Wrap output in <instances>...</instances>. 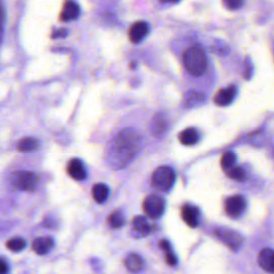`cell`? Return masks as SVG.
Returning a JSON list of instances; mask_svg holds the SVG:
<instances>
[{"label":"cell","instance_id":"5bb4252c","mask_svg":"<svg viewBox=\"0 0 274 274\" xmlns=\"http://www.w3.org/2000/svg\"><path fill=\"white\" fill-rule=\"evenodd\" d=\"M54 247V240L51 237L37 238L33 242V248L38 255L49 254Z\"/></svg>","mask_w":274,"mask_h":274},{"label":"cell","instance_id":"277c9868","mask_svg":"<svg viewBox=\"0 0 274 274\" xmlns=\"http://www.w3.org/2000/svg\"><path fill=\"white\" fill-rule=\"evenodd\" d=\"M176 179L175 171L168 166H161L152 175V185L161 192H167Z\"/></svg>","mask_w":274,"mask_h":274},{"label":"cell","instance_id":"d4e9b609","mask_svg":"<svg viewBox=\"0 0 274 274\" xmlns=\"http://www.w3.org/2000/svg\"><path fill=\"white\" fill-rule=\"evenodd\" d=\"M236 160H237L236 154H234L233 152H226L222 155L221 165L225 169H229L230 167H232L234 165Z\"/></svg>","mask_w":274,"mask_h":274},{"label":"cell","instance_id":"30bf717a","mask_svg":"<svg viewBox=\"0 0 274 274\" xmlns=\"http://www.w3.org/2000/svg\"><path fill=\"white\" fill-rule=\"evenodd\" d=\"M149 27L145 22H137L129 30V38L132 43H139L148 35Z\"/></svg>","mask_w":274,"mask_h":274},{"label":"cell","instance_id":"8992f818","mask_svg":"<svg viewBox=\"0 0 274 274\" xmlns=\"http://www.w3.org/2000/svg\"><path fill=\"white\" fill-rule=\"evenodd\" d=\"M165 210V201L160 196L150 195L144 201V211L150 218H159Z\"/></svg>","mask_w":274,"mask_h":274},{"label":"cell","instance_id":"f546056e","mask_svg":"<svg viewBox=\"0 0 274 274\" xmlns=\"http://www.w3.org/2000/svg\"><path fill=\"white\" fill-rule=\"evenodd\" d=\"M9 273V263L4 258L0 257V274Z\"/></svg>","mask_w":274,"mask_h":274},{"label":"cell","instance_id":"603a6c76","mask_svg":"<svg viewBox=\"0 0 274 274\" xmlns=\"http://www.w3.org/2000/svg\"><path fill=\"white\" fill-rule=\"evenodd\" d=\"M6 245L12 252H22L26 247V241L21 237H14L8 241Z\"/></svg>","mask_w":274,"mask_h":274},{"label":"cell","instance_id":"83f0119b","mask_svg":"<svg viewBox=\"0 0 274 274\" xmlns=\"http://www.w3.org/2000/svg\"><path fill=\"white\" fill-rule=\"evenodd\" d=\"M159 247L161 249H163L164 252L165 253H169V252H173V250H171V246H170V243L165 240V239H162L160 242H159Z\"/></svg>","mask_w":274,"mask_h":274},{"label":"cell","instance_id":"d6a6232c","mask_svg":"<svg viewBox=\"0 0 274 274\" xmlns=\"http://www.w3.org/2000/svg\"><path fill=\"white\" fill-rule=\"evenodd\" d=\"M161 2L164 4H176V3L180 2V0H161Z\"/></svg>","mask_w":274,"mask_h":274},{"label":"cell","instance_id":"484cf974","mask_svg":"<svg viewBox=\"0 0 274 274\" xmlns=\"http://www.w3.org/2000/svg\"><path fill=\"white\" fill-rule=\"evenodd\" d=\"M5 21H6V13H5V6L4 2L0 0V44L4 39V29H5Z\"/></svg>","mask_w":274,"mask_h":274},{"label":"cell","instance_id":"8fae6325","mask_svg":"<svg viewBox=\"0 0 274 274\" xmlns=\"http://www.w3.org/2000/svg\"><path fill=\"white\" fill-rule=\"evenodd\" d=\"M237 95V87L236 86H228L222 90L218 91L217 95L215 96L214 102L218 106H227L229 105L233 101L234 97Z\"/></svg>","mask_w":274,"mask_h":274},{"label":"cell","instance_id":"e0dca14e","mask_svg":"<svg viewBox=\"0 0 274 274\" xmlns=\"http://www.w3.org/2000/svg\"><path fill=\"white\" fill-rule=\"evenodd\" d=\"M124 265L130 272H139L144 267V260L137 254H129L124 258Z\"/></svg>","mask_w":274,"mask_h":274},{"label":"cell","instance_id":"1f68e13d","mask_svg":"<svg viewBox=\"0 0 274 274\" xmlns=\"http://www.w3.org/2000/svg\"><path fill=\"white\" fill-rule=\"evenodd\" d=\"M250 68H252V64L246 59V62H245V78H249L250 77V74H252V70H250Z\"/></svg>","mask_w":274,"mask_h":274},{"label":"cell","instance_id":"4316f807","mask_svg":"<svg viewBox=\"0 0 274 274\" xmlns=\"http://www.w3.org/2000/svg\"><path fill=\"white\" fill-rule=\"evenodd\" d=\"M225 5L231 10H237L243 5V0H224Z\"/></svg>","mask_w":274,"mask_h":274},{"label":"cell","instance_id":"ac0fdd59","mask_svg":"<svg viewBox=\"0 0 274 274\" xmlns=\"http://www.w3.org/2000/svg\"><path fill=\"white\" fill-rule=\"evenodd\" d=\"M109 195L108 186L104 183H98L92 187V197L98 203H103L106 201Z\"/></svg>","mask_w":274,"mask_h":274},{"label":"cell","instance_id":"7c38bea8","mask_svg":"<svg viewBox=\"0 0 274 274\" xmlns=\"http://www.w3.org/2000/svg\"><path fill=\"white\" fill-rule=\"evenodd\" d=\"M258 262L260 267L268 273L274 272V252L270 247H265L260 250L258 255Z\"/></svg>","mask_w":274,"mask_h":274},{"label":"cell","instance_id":"9a60e30c","mask_svg":"<svg viewBox=\"0 0 274 274\" xmlns=\"http://www.w3.org/2000/svg\"><path fill=\"white\" fill-rule=\"evenodd\" d=\"M133 231L137 237H146L151 231V226L148 224L144 216H136L132 222Z\"/></svg>","mask_w":274,"mask_h":274},{"label":"cell","instance_id":"6da1fadb","mask_svg":"<svg viewBox=\"0 0 274 274\" xmlns=\"http://www.w3.org/2000/svg\"><path fill=\"white\" fill-rule=\"evenodd\" d=\"M139 144L138 133L133 129H125L121 131L113 140L109 158L113 165L123 167L132 160L137 152Z\"/></svg>","mask_w":274,"mask_h":274},{"label":"cell","instance_id":"ba28073f","mask_svg":"<svg viewBox=\"0 0 274 274\" xmlns=\"http://www.w3.org/2000/svg\"><path fill=\"white\" fill-rule=\"evenodd\" d=\"M181 216L184 223L187 226L192 227V228H195V227H197L199 225V221H200L199 210L195 206L190 205V203H186V205L182 207Z\"/></svg>","mask_w":274,"mask_h":274},{"label":"cell","instance_id":"cb8c5ba5","mask_svg":"<svg viewBox=\"0 0 274 274\" xmlns=\"http://www.w3.org/2000/svg\"><path fill=\"white\" fill-rule=\"evenodd\" d=\"M227 176L233 180H237V181H242V180H244L246 177L245 170L238 166H232L229 169H227Z\"/></svg>","mask_w":274,"mask_h":274},{"label":"cell","instance_id":"f1b7e54d","mask_svg":"<svg viewBox=\"0 0 274 274\" xmlns=\"http://www.w3.org/2000/svg\"><path fill=\"white\" fill-rule=\"evenodd\" d=\"M165 258H166V262H167L169 265H175V264H177V262H178L177 257H176V255H175L173 252L165 253Z\"/></svg>","mask_w":274,"mask_h":274},{"label":"cell","instance_id":"9c48e42d","mask_svg":"<svg viewBox=\"0 0 274 274\" xmlns=\"http://www.w3.org/2000/svg\"><path fill=\"white\" fill-rule=\"evenodd\" d=\"M68 174L77 181H82L87 177V171H86L84 163L78 159H73L69 162Z\"/></svg>","mask_w":274,"mask_h":274},{"label":"cell","instance_id":"d6986e66","mask_svg":"<svg viewBox=\"0 0 274 274\" xmlns=\"http://www.w3.org/2000/svg\"><path fill=\"white\" fill-rule=\"evenodd\" d=\"M205 101V96L203 93L198 91H190L186 93L184 98V103L187 107H196L203 103Z\"/></svg>","mask_w":274,"mask_h":274},{"label":"cell","instance_id":"ffe728a7","mask_svg":"<svg viewBox=\"0 0 274 274\" xmlns=\"http://www.w3.org/2000/svg\"><path fill=\"white\" fill-rule=\"evenodd\" d=\"M39 147V140L35 137H25L20 140L18 150L21 152H31Z\"/></svg>","mask_w":274,"mask_h":274},{"label":"cell","instance_id":"3957f363","mask_svg":"<svg viewBox=\"0 0 274 274\" xmlns=\"http://www.w3.org/2000/svg\"><path fill=\"white\" fill-rule=\"evenodd\" d=\"M11 183L13 187L18 190L25 192H35L39 183V178L33 171L19 170L12 175Z\"/></svg>","mask_w":274,"mask_h":274},{"label":"cell","instance_id":"44dd1931","mask_svg":"<svg viewBox=\"0 0 274 274\" xmlns=\"http://www.w3.org/2000/svg\"><path fill=\"white\" fill-rule=\"evenodd\" d=\"M167 129V121L165 119V117L162 115H156L153 118L152 122V130L154 132L155 135L162 136L164 133L166 132Z\"/></svg>","mask_w":274,"mask_h":274},{"label":"cell","instance_id":"52a82bcc","mask_svg":"<svg viewBox=\"0 0 274 274\" xmlns=\"http://www.w3.org/2000/svg\"><path fill=\"white\" fill-rule=\"evenodd\" d=\"M246 209V200L241 195H234L225 200V211L230 217L237 218L244 213Z\"/></svg>","mask_w":274,"mask_h":274},{"label":"cell","instance_id":"7a4b0ae2","mask_svg":"<svg viewBox=\"0 0 274 274\" xmlns=\"http://www.w3.org/2000/svg\"><path fill=\"white\" fill-rule=\"evenodd\" d=\"M183 65L187 72L194 76H200L207 69V58L199 45H193L183 54Z\"/></svg>","mask_w":274,"mask_h":274},{"label":"cell","instance_id":"4fadbf2b","mask_svg":"<svg viewBox=\"0 0 274 274\" xmlns=\"http://www.w3.org/2000/svg\"><path fill=\"white\" fill-rule=\"evenodd\" d=\"M80 15V7L73 2V0H67L64 6V9L60 14V20L62 22H70L74 21Z\"/></svg>","mask_w":274,"mask_h":274},{"label":"cell","instance_id":"4dcf8cb0","mask_svg":"<svg viewBox=\"0 0 274 274\" xmlns=\"http://www.w3.org/2000/svg\"><path fill=\"white\" fill-rule=\"evenodd\" d=\"M68 35V31L67 29H58V30H55L54 34L52 35V37L54 39H58V38H64Z\"/></svg>","mask_w":274,"mask_h":274},{"label":"cell","instance_id":"5b68a950","mask_svg":"<svg viewBox=\"0 0 274 274\" xmlns=\"http://www.w3.org/2000/svg\"><path fill=\"white\" fill-rule=\"evenodd\" d=\"M214 234L218 240H221L225 245L231 249L236 250L242 245V237L236 230L227 228V227H216Z\"/></svg>","mask_w":274,"mask_h":274},{"label":"cell","instance_id":"7402d4cb","mask_svg":"<svg viewBox=\"0 0 274 274\" xmlns=\"http://www.w3.org/2000/svg\"><path fill=\"white\" fill-rule=\"evenodd\" d=\"M107 222L112 228L117 229V228H121V227L125 224V218L120 211H115V212H113L108 216Z\"/></svg>","mask_w":274,"mask_h":274},{"label":"cell","instance_id":"2e32d148","mask_svg":"<svg viewBox=\"0 0 274 274\" xmlns=\"http://www.w3.org/2000/svg\"><path fill=\"white\" fill-rule=\"evenodd\" d=\"M179 140L184 146H193L199 140V134L194 128H187L180 133Z\"/></svg>","mask_w":274,"mask_h":274}]
</instances>
